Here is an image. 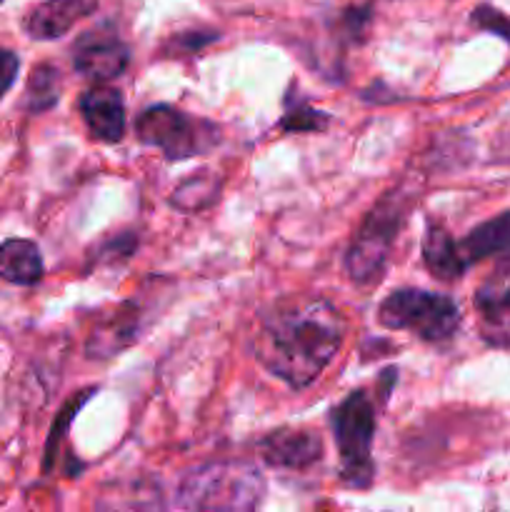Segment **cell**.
Instances as JSON below:
<instances>
[{
    "label": "cell",
    "mask_w": 510,
    "mask_h": 512,
    "mask_svg": "<svg viewBox=\"0 0 510 512\" xmlns=\"http://www.w3.org/2000/svg\"><path fill=\"white\" fill-rule=\"evenodd\" d=\"M343 340L345 318L340 310L325 298L298 295L265 315L255 355L275 378L293 390H303L333 363Z\"/></svg>",
    "instance_id": "6da1fadb"
},
{
    "label": "cell",
    "mask_w": 510,
    "mask_h": 512,
    "mask_svg": "<svg viewBox=\"0 0 510 512\" xmlns=\"http://www.w3.org/2000/svg\"><path fill=\"white\" fill-rule=\"evenodd\" d=\"M265 480L248 463H213L185 475L175 495L180 510H255L263 503Z\"/></svg>",
    "instance_id": "7a4b0ae2"
},
{
    "label": "cell",
    "mask_w": 510,
    "mask_h": 512,
    "mask_svg": "<svg viewBox=\"0 0 510 512\" xmlns=\"http://www.w3.org/2000/svg\"><path fill=\"white\" fill-rule=\"evenodd\" d=\"M330 425L340 455V478L350 488H368L373 483V438L378 425L375 398L365 388L350 390L333 410Z\"/></svg>",
    "instance_id": "3957f363"
},
{
    "label": "cell",
    "mask_w": 510,
    "mask_h": 512,
    "mask_svg": "<svg viewBox=\"0 0 510 512\" xmlns=\"http://www.w3.org/2000/svg\"><path fill=\"white\" fill-rule=\"evenodd\" d=\"M408 198L403 190H388L363 220L345 255V268L353 283L373 285L380 280L390 248L408 215Z\"/></svg>",
    "instance_id": "277c9868"
},
{
    "label": "cell",
    "mask_w": 510,
    "mask_h": 512,
    "mask_svg": "<svg viewBox=\"0 0 510 512\" xmlns=\"http://www.w3.org/2000/svg\"><path fill=\"white\" fill-rule=\"evenodd\" d=\"M135 135L148 148H158L165 160H188L220 143V128L195 118L175 105H148L135 120Z\"/></svg>",
    "instance_id": "5b68a950"
},
{
    "label": "cell",
    "mask_w": 510,
    "mask_h": 512,
    "mask_svg": "<svg viewBox=\"0 0 510 512\" xmlns=\"http://www.w3.org/2000/svg\"><path fill=\"white\" fill-rule=\"evenodd\" d=\"M378 323L388 330H410L425 343H443L458 330L460 310L448 295L400 288L380 303Z\"/></svg>",
    "instance_id": "8992f818"
},
{
    "label": "cell",
    "mask_w": 510,
    "mask_h": 512,
    "mask_svg": "<svg viewBox=\"0 0 510 512\" xmlns=\"http://www.w3.org/2000/svg\"><path fill=\"white\" fill-rule=\"evenodd\" d=\"M480 338L493 348H510V258L500 260L473 295Z\"/></svg>",
    "instance_id": "52a82bcc"
},
{
    "label": "cell",
    "mask_w": 510,
    "mask_h": 512,
    "mask_svg": "<svg viewBox=\"0 0 510 512\" xmlns=\"http://www.w3.org/2000/svg\"><path fill=\"white\" fill-rule=\"evenodd\" d=\"M130 63V50L110 28L85 30L73 45V65L80 75L108 83L125 73Z\"/></svg>",
    "instance_id": "ba28073f"
},
{
    "label": "cell",
    "mask_w": 510,
    "mask_h": 512,
    "mask_svg": "<svg viewBox=\"0 0 510 512\" xmlns=\"http://www.w3.org/2000/svg\"><path fill=\"white\" fill-rule=\"evenodd\" d=\"M268 465L280 470H308L323 458V438L310 428H280L258 443Z\"/></svg>",
    "instance_id": "9c48e42d"
},
{
    "label": "cell",
    "mask_w": 510,
    "mask_h": 512,
    "mask_svg": "<svg viewBox=\"0 0 510 512\" xmlns=\"http://www.w3.org/2000/svg\"><path fill=\"white\" fill-rule=\"evenodd\" d=\"M78 110L90 135L100 143H120L125 135V100L118 88L93 85L78 100Z\"/></svg>",
    "instance_id": "30bf717a"
},
{
    "label": "cell",
    "mask_w": 510,
    "mask_h": 512,
    "mask_svg": "<svg viewBox=\"0 0 510 512\" xmlns=\"http://www.w3.org/2000/svg\"><path fill=\"white\" fill-rule=\"evenodd\" d=\"M95 8L98 0H45L28 10L23 28L33 40L63 38L75 23L95 13Z\"/></svg>",
    "instance_id": "8fae6325"
},
{
    "label": "cell",
    "mask_w": 510,
    "mask_h": 512,
    "mask_svg": "<svg viewBox=\"0 0 510 512\" xmlns=\"http://www.w3.org/2000/svg\"><path fill=\"white\" fill-rule=\"evenodd\" d=\"M423 263L430 275L443 283H453L465 273V263L458 253V240L450 238L443 225H428L423 235Z\"/></svg>",
    "instance_id": "7c38bea8"
},
{
    "label": "cell",
    "mask_w": 510,
    "mask_h": 512,
    "mask_svg": "<svg viewBox=\"0 0 510 512\" xmlns=\"http://www.w3.org/2000/svg\"><path fill=\"white\" fill-rule=\"evenodd\" d=\"M135 313L138 310L133 305H123L115 315H110L103 325L90 333L88 343H85V353L88 358H110V355H118L120 350L128 348L133 343L135 333H138V325H135Z\"/></svg>",
    "instance_id": "4fadbf2b"
},
{
    "label": "cell",
    "mask_w": 510,
    "mask_h": 512,
    "mask_svg": "<svg viewBox=\"0 0 510 512\" xmlns=\"http://www.w3.org/2000/svg\"><path fill=\"white\" fill-rule=\"evenodd\" d=\"M0 278L13 285H35L43 278V255L38 245L10 238L0 245Z\"/></svg>",
    "instance_id": "5bb4252c"
},
{
    "label": "cell",
    "mask_w": 510,
    "mask_h": 512,
    "mask_svg": "<svg viewBox=\"0 0 510 512\" xmlns=\"http://www.w3.org/2000/svg\"><path fill=\"white\" fill-rule=\"evenodd\" d=\"M505 250H510V210L488 220V223L478 225L463 240H458V253L463 258L465 268L488 258V255L505 253Z\"/></svg>",
    "instance_id": "9a60e30c"
},
{
    "label": "cell",
    "mask_w": 510,
    "mask_h": 512,
    "mask_svg": "<svg viewBox=\"0 0 510 512\" xmlns=\"http://www.w3.org/2000/svg\"><path fill=\"white\" fill-rule=\"evenodd\" d=\"M223 180L213 170H198L195 175L185 178L170 195V205L180 213H200L218 200Z\"/></svg>",
    "instance_id": "2e32d148"
},
{
    "label": "cell",
    "mask_w": 510,
    "mask_h": 512,
    "mask_svg": "<svg viewBox=\"0 0 510 512\" xmlns=\"http://www.w3.org/2000/svg\"><path fill=\"white\" fill-rule=\"evenodd\" d=\"M60 98V70L55 65L43 63L30 73L28 90H25V108L30 113H45Z\"/></svg>",
    "instance_id": "e0dca14e"
},
{
    "label": "cell",
    "mask_w": 510,
    "mask_h": 512,
    "mask_svg": "<svg viewBox=\"0 0 510 512\" xmlns=\"http://www.w3.org/2000/svg\"><path fill=\"white\" fill-rule=\"evenodd\" d=\"M328 123V113L310 108L308 103H303V100L298 98L288 100L285 115L280 118V128L288 130V133H320V130L328 128Z\"/></svg>",
    "instance_id": "ac0fdd59"
},
{
    "label": "cell",
    "mask_w": 510,
    "mask_h": 512,
    "mask_svg": "<svg viewBox=\"0 0 510 512\" xmlns=\"http://www.w3.org/2000/svg\"><path fill=\"white\" fill-rule=\"evenodd\" d=\"M95 390H85L83 395H78V400H70L68 405H65L63 408V413H60V420H58V425H53V433H50V440H48V453H45V470H50V463H53V458H55V450H58V443H60V438H63L65 435V430H68V423L70 420H73V415L78 413L80 408H83V403L85 400L90 398V395H93Z\"/></svg>",
    "instance_id": "d6986e66"
},
{
    "label": "cell",
    "mask_w": 510,
    "mask_h": 512,
    "mask_svg": "<svg viewBox=\"0 0 510 512\" xmlns=\"http://www.w3.org/2000/svg\"><path fill=\"white\" fill-rule=\"evenodd\" d=\"M18 68H20L18 55L8 48H0V98H3L10 88H13Z\"/></svg>",
    "instance_id": "ffe728a7"
},
{
    "label": "cell",
    "mask_w": 510,
    "mask_h": 512,
    "mask_svg": "<svg viewBox=\"0 0 510 512\" xmlns=\"http://www.w3.org/2000/svg\"><path fill=\"white\" fill-rule=\"evenodd\" d=\"M473 20L478 25H483V28H488V30H495V33L498 35H510V25H508V20L503 18V15L498 13V10H493V8H478L473 13Z\"/></svg>",
    "instance_id": "44dd1931"
}]
</instances>
